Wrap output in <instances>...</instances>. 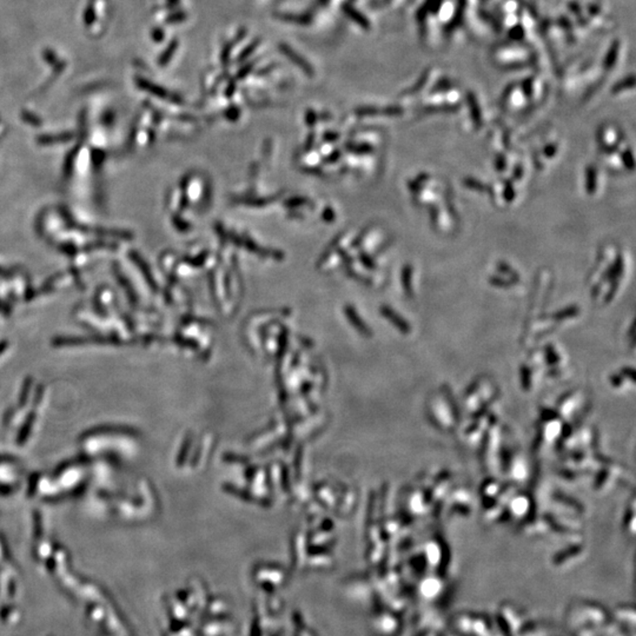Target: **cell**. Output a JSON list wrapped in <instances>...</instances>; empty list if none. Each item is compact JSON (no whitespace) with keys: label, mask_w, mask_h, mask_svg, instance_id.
<instances>
[{"label":"cell","mask_w":636,"mask_h":636,"mask_svg":"<svg viewBox=\"0 0 636 636\" xmlns=\"http://www.w3.org/2000/svg\"><path fill=\"white\" fill-rule=\"evenodd\" d=\"M281 51H282V52H283L285 56H287V57L290 58L292 62L300 66V69H302L304 72H307V74H310V76L314 74V70H312V67L310 66V64H309L308 62H305L303 58H300V54H296L295 51H294V50H292L290 46L285 45V44H282V45H281Z\"/></svg>","instance_id":"obj_1"},{"label":"cell","mask_w":636,"mask_h":636,"mask_svg":"<svg viewBox=\"0 0 636 636\" xmlns=\"http://www.w3.org/2000/svg\"><path fill=\"white\" fill-rule=\"evenodd\" d=\"M586 190L588 193H594L596 190V173L595 168L589 166L586 171Z\"/></svg>","instance_id":"obj_2"},{"label":"cell","mask_w":636,"mask_h":636,"mask_svg":"<svg viewBox=\"0 0 636 636\" xmlns=\"http://www.w3.org/2000/svg\"><path fill=\"white\" fill-rule=\"evenodd\" d=\"M343 10H344V12L347 13L353 21H356L358 24L361 25L363 28H368V26H369L368 21H366V18L362 16L361 13L355 11V8H351L350 5H344Z\"/></svg>","instance_id":"obj_3"},{"label":"cell","mask_w":636,"mask_h":636,"mask_svg":"<svg viewBox=\"0 0 636 636\" xmlns=\"http://www.w3.org/2000/svg\"><path fill=\"white\" fill-rule=\"evenodd\" d=\"M140 87H144L145 90L150 91L152 94H156L157 96H160V97H166V91L160 89V87H156V85H152L150 83L146 82V80H140Z\"/></svg>","instance_id":"obj_4"},{"label":"cell","mask_w":636,"mask_h":636,"mask_svg":"<svg viewBox=\"0 0 636 636\" xmlns=\"http://www.w3.org/2000/svg\"><path fill=\"white\" fill-rule=\"evenodd\" d=\"M411 275H413V267H404V270H403V284H404V289H406L408 294H411Z\"/></svg>","instance_id":"obj_5"},{"label":"cell","mask_w":636,"mask_h":636,"mask_svg":"<svg viewBox=\"0 0 636 636\" xmlns=\"http://www.w3.org/2000/svg\"><path fill=\"white\" fill-rule=\"evenodd\" d=\"M177 45H178V41H173V43L170 44V46H168V49L166 50V51H165L164 54H162V58H160V65H164V64H166V63H168V61H170V58H171V54H173V52L176 51Z\"/></svg>","instance_id":"obj_6"},{"label":"cell","mask_w":636,"mask_h":636,"mask_svg":"<svg viewBox=\"0 0 636 636\" xmlns=\"http://www.w3.org/2000/svg\"><path fill=\"white\" fill-rule=\"evenodd\" d=\"M464 184L468 185L469 188H472L474 190H479V191H485L487 190V186L482 184L481 182L476 181V179H472V178H468L464 181Z\"/></svg>","instance_id":"obj_7"},{"label":"cell","mask_w":636,"mask_h":636,"mask_svg":"<svg viewBox=\"0 0 636 636\" xmlns=\"http://www.w3.org/2000/svg\"><path fill=\"white\" fill-rule=\"evenodd\" d=\"M384 314H386V316L389 317V318H391V320H394L395 323H396V325H397L399 328H408L406 323H404L402 320H399V317L396 316L394 312H393V310H389V309H384Z\"/></svg>","instance_id":"obj_8"},{"label":"cell","mask_w":636,"mask_h":636,"mask_svg":"<svg viewBox=\"0 0 636 636\" xmlns=\"http://www.w3.org/2000/svg\"><path fill=\"white\" fill-rule=\"evenodd\" d=\"M622 160H624V165L627 168H630V170L634 168V158H633L630 150H627V151L624 152V155H622Z\"/></svg>","instance_id":"obj_9"},{"label":"cell","mask_w":636,"mask_h":636,"mask_svg":"<svg viewBox=\"0 0 636 636\" xmlns=\"http://www.w3.org/2000/svg\"><path fill=\"white\" fill-rule=\"evenodd\" d=\"M576 314H578V309L568 308L566 309V310H563V311L558 312V315H555V317H558V318H563V317L574 316V315H576Z\"/></svg>","instance_id":"obj_10"},{"label":"cell","mask_w":636,"mask_h":636,"mask_svg":"<svg viewBox=\"0 0 636 636\" xmlns=\"http://www.w3.org/2000/svg\"><path fill=\"white\" fill-rule=\"evenodd\" d=\"M490 282H492L493 285H496V287H505L510 285L507 281H503V279L498 278V277H493V278L490 279Z\"/></svg>","instance_id":"obj_11"},{"label":"cell","mask_w":636,"mask_h":636,"mask_svg":"<svg viewBox=\"0 0 636 636\" xmlns=\"http://www.w3.org/2000/svg\"><path fill=\"white\" fill-rule=\"evenodd\" d=\"M505 199H507L508 201H513V198L515 197V191H514L513 188H512V185L509 184V183L508 185H507V190H505Z\"/></svg>","instance_id":"obj_12"},{"label":"cell","mask_w":636,"mask_h":636,"mask_svg":"<svg viewBox=\"0 0 636 636\" xmlns=\"http://www.w3.org/2000/svg\"><path fill=\"white\" fill-rule=\"evenodd\" d=\"M555 153H556V146H555V145H549V146L545 150V155H546L547 157L555 156Z\"/></svg>","instance_id":"obj_13"},{"label":"cell","mask_w":636,"mask_h":636,"mask_svg":"<svg viewBox=\"0 0 636 636\" xmlns=\"http://www.w3.org/2000/svg\"><path fill=\"white\" fill-rule=\"evenodd\" d=\"M503 166H505V160H503V158H500V160H498V162H497V168L501 170V168H503Z\"/></svg>","instance_id":"obj_14"}]
</instances>
